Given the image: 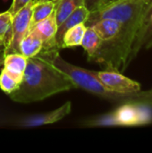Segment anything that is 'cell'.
I'll use <instances>...</instances> for the list:
<instances>
[{"mask_svg":"<svg viewBox=\"0 0 152 153\" xmlns=\"http://www.w3.org/2000/svg\"><path fill=\"white\" fill-rule=\"evenodd\" d=\"M144 1H145V3H146V4H148V3H149V2H151V0H144Z\"/></svg>","mask_w":152,"mask_h":153,"instance_id":"26","label":"cell"},{"mask_svg":"<svg viewBox=\"0 0 152 153\" xmlns=\"http://www.w3.org/2000/svg\"><path fill=\"white\" fill-rule=\"evenodd\" d=\"M71 111H72V104L70 101H67L60 108L52 110L50 112L26 117L21 120L19 122V125L23 127H36L44 125L54 124L62 120L66 116H68L71 113Z\"/></svg>","mask_w":152,"mask_h":153,"instance_id":"8","label":"cell"},{"mask_svg":"<svg viewBox=\"0 0 152 153\" xmlns=\"http://www.w3.org/2000/svg\"><path fill=\"white\" fill-rule=\"evenodd\" d=\"M19 87V83L4 68L0 73V89L6 94H11Z\"/></svg>","mask_w":152,"mask_h":153,"instance_id":"19","label":"cell"},{"mask_svg":"<svg viewBox=\"0 0 152 153\" xmlns=\"http://www.w3.org/2000/svg\"><path fill=\"white\" fill-rule=\"evenodd\" d=\"M95 76L111 91L123 95H131L142 91L141 84L124 75L115 68H106L103 71H93Z\"/></svg>","mask_w":152,"mask_h":153,"instance_id":"6","label":"cell"},{"mask_svg":"<svg viewBox=\"0 0 152 153\" xmlns=\"http://www.w3.org/2000/svg\"><path fill=\"white\" fill-rule=\"evenodd\" d=\"M82 5H84V0H58L55 8L57 26L63 21H65L75 9Z\"/></svg>","mask_w":152,"mask_h":153,"instance_id":"15","label":"cell"},{"mask_svg":"<svg viewBox=\"0 0 152 153\" xmlns=\"http://www.w3.org/2000/svg\"><path fill=\"white\" fill-rule=\"evenodd\" d=\"M146 5L144 0H117L90 13L86 26H91L103 18H112L121 22L122 29L116 39L108 47L99 49L91 62L124 72L130 65L132 48L139 29L141 17Z\"/></svg>","mask_w":152,"mask_h":153,"instance_id":"1","label":"cell"},{"mask_svg":"<svg viewBox=\"0 0 152 153\" xmlns=\"http://www.w3.org/2000/svg\"><path fill=\"white\" fill-rule=\"evenodd\" d=\"M125 101H133L137 103H142L152 108V89L148 91H140L134 94L127 96ZM124 101V102H125Z\"/></svg>","mask_w":152,"mask_h":153,"instance_id":"20","label":"cell"},{"mask_svg":"<svg viewBox=\"0 0 152 153\" xmlns=\"http://www.w3.org/2000/svg\"><path fill=\"white\" fill-rule=\"evenodd\" d=\"M90 14V11L85 7V5L80 6L77 9H75L65 21H63L58 26L56 30V41L59 48H61L62 44V39L64 34L72 27L79 24V23H85Z\"/></svg>","mask_w":152,"mask_h":153,"instance_id":"11","label":"cell"},{"mask_svg":"<svg viewBox=\"0 0 152 153\" xmlns=\"http://www.w3.org/2000/svg\"><path fill=\"white\" fill-rule=\"evenodd\" d=\"M56 2L49 0H36L32 9V17L30 30L39 21L48 17L56 8Z\"/></svg>","mask_w":152,"mask_h":153,"instance_id":"17","label":"cell"},{"mask_svg":"<svg viewBox=\"0 0 152 153\" xmlns=\"http://www.w3.org/2000/svg\"><path fill=\"white\" fill-rule=\"evenodd\" d=\"M101 39L99 34L93 30L92 27L87 26L86 30L84 32L81 46L84 48L88 55V60L91 62L95 55L97 54L98 50L101 45Z\"/></svg>","mask_w":152,"mask_h":153,"instance_id":"14","label":"cell"},{"mask_svg":"<svg viewBox=\"0 0 152 153\" xmlns=\"http://www.w3.org/2000/svg\"><path fill=\"white\" fill-rule=\"evenodd\" d=\"M58 52V48H43L38 55L28 58L22 81L9 94L10 99L17 103H32L77 89L72 80L55 66L53 58Z\"/></svg>","mask_w":152,"mask_h":153,"instance_id":"2","label":"cell"},{"mask_svg":"<svg viewBox=\"0 0 152 153\" xmlns=\"http://www.w3.org/2000/svg\"><path fill=\"white\" fill-rule=\"evenodd\" d=\"M87 26L85 23H79L69 29L63 36L61 48H74L81 46Z\"/></svg>","mask_w":152,"mask_h":153,"instance_id":"16","label":"cell"},{"mask_svg":"<svg viewBox=\"0 0 152 153\" xmlns=\"http://www.w3.org/2000/svg\"><path fill=\"white\" fill-rule=\"evenodd\" d=\"M116 1H117V0H104L102 5H101L100 7L105 6V5H107V4H111V3H114V2H116ZM100 7H99V8H100Z\"/></svg>","mask_w":152,"mask_h":153,"instance_id":"24","label":"cell"},{"mask_svg":"<svg viewBox=\"0 0 152 153\" xmlns=\"http://www.w3.org/2000/svg\"><path fill=\"white\" fill-rule=\"evenodd\" d=\"M28 58L21 53H9L4 56V69L20 84L27 65Z\"/></svg>","mask_w":152,"mask_h":153,"instance_id":"12","label":"cell"},{"mask_svg":"<svg viewBox=\"0 0 152 153\" xmlns=\"http://www.w3.org/2000/svg\"><path fill=\"white\" fill-rule=\"evenodd\" d=\"M20 53L27 58L38 55L43 49V40L39 32L30 29L20 42Z\"/></svg>","mask_w":152,"mask_h":153,"instance_id":"13","label":"cell"},{"mask_svg":"<svg viewBox=\"0 0 152 153\" xmlns=\"http://www.w3.org/2000/svg\"><path fill=\"white\" fill-rule=\"evenodd\" d=\"M12 18L13 14L9 12V10L0 13V40L4 44L5 48L9 43Z\"/></svg>","mask_w":152,"mask_h":153,"instance_id":"18","label":"cell"},{"mask_svg":"<svg viewBox=\"0 0 152 153\" xmlns=\"http://www.w3.org/2000/svg\"><path fill=\"white\" fill-rule=\"evenodd\" d=\"M32 28L34 30H36L39 32V34L40 35V37L43 40V48H58L56 41L57 23H56V20L55 11L48 17L37 22Z\"/></svg>","mask_w":152,"mask_h":153,"instance_id":"10","label":"cell"},{"mask_svg":"<svg viewBox=\"0 0 152 153\" xmlns=\"http://www.w3.org/2000/svg\"><path fill=\"white\" fill-rule=\"evenodd\" d=\"M152 48V11L144 7L139 29L132 48L130 55V64L139 55L142 49H150Z\"/></svg>","mask_w":152,"mask_h":153,"instance_id":"7","label":"cell"},{"mask_svg":"<svg viewBox=\"0 0 152 153\" xmlns=\"http://www.w3.org/2000/svg\"><path fill=\"white\" fill-rule=\"evenodd\" d=\"M90 27L93 28L102 40L99 49L111 45L116 39L122 29L121 22L112 18L100 19L94 22Z\"/></svg>","mask_w":152,"mask_h":153,"instance_id":"9","label":"cell"},{"mask_svg":"<svg viewBox=\"0 0 152 153\" xmlns=\"http://www.w3.org/2000/svg\"><path fill=\"white\" fill-rule=\"evenodd\" d=\"M35 3L36 0H31L13 15L9 43L4 50L5 55L9 53H20V42L30 30L32 9Z\"/></svg>","mask_w":152,"mask_h":153,"instance_id":"5","label":"cell"},{"mask_svg":"<svg viewBox=\"0 0 152 153\" xmlns=\"http://www.w3.org/2000/svg\"><path fill=\"white\" fill-rule=\"evenodd\" d=\"M31 0H13V3L8 9L9 12L13 15L16 12H18L21 8L25 6L28 3H30Z\"/></svg>","mask_w":152,"mask_h":153,"instance_id":"21","label":"cell"},{"mask_svg":"<svg viewBox=\"0 0 152 153\" xmlns=\"http://www.w3.org/2000/svg\"><path fill=\"white\" fill-rule=\"evenodd\" d=\"M5 50V47H4V44L3 43V41L0 40V51H4Z\"/></svg>","mask_w":152,"mask_h":153,"instance_id":"25","label":"cell"},{"mask_svg":"<svg viewBox=\"0 0 152 153\" xmlns=\"http://www.w3.org/2000/svg\"><path fill=\"white\" fill-rule=\"evenodd\" d=\"M151 124V107L133 101L122 102L111 112L90 118L85 122V126L94 127H134Z\"/></svg>","mask_w":152,"mask_h":153,"instance_id":"3","label":"cell"},{"mask_svg":"<svg viewBox=\"0 0 152 153\" xmlns=\"http://www.w3.org/2000/svg\"><path fill=\"white\" fill-rule=\"evenodd\" d=\"M103 2L104 0H84V5L90 11V13H92L99 9Z\"/></svg>","mask_w":152,"mask_h":153,"instance_id":"22","label":"cell"},{"mask_svg":"<svg viewBox=\"0 0 152 153\" xmlns=\"http://www.w3.org/2000/svg\"><path fill=\"white\" fill-rule=\"evenodd\" d=\"M49 1H53V2H56H56H57L58 0H49Z\"/></svg>","mask_w":152,"mask_h":153,"instance_id":"27","label":"cell"},{"mask_svg":"<svg viewBox=\"0 0 152 153\" xmlns=\"http://www.w3.org/2000/svg\"><path fill=\"white\" fill-rule=\"evenodd\" d=\"M53 63L57 69H59L72 80L76 88H81L99 98L119 104L124 102L128 96L109 91L95 76L92 70H87L66 62L61 57L59 52L55 55Z\"/></svg>","mask_w":152,"mask_h":153,"instance_id":"4","label":"cell"},{"mask_svg":"<svg viewBox=\"0 0 152 153\" xmlns=\"http://www.w3.org/2000/svg\"><path fill=\"white\" fill-rule=\"evenodd\" d=\"M4 51H0V67L4 65Z\"/></svg>","mask_w":152,"mask_h":153,"instance_id":"23","label":"cell"}]
</instances>
